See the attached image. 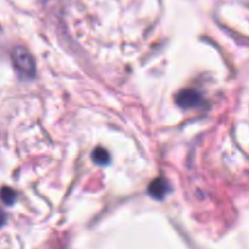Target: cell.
Returning a JSON list of instances; mask_svg holds the SVG:
<instances>
[{"label": "cell", "instance_id": "1", "mask_svg": "<svg viewBox=\"0 0 249 249\" xmlns=\"http://www.w3.org/2000/svg\"><path fill=\"white\" fill-rule=\"evenodd\" d=\"M12 61H14L16 70L19 73H22L24 77H33L34 73H36V67H34V62L31 53L26 49L21 48V46L15 49L14 53H12Z\"/></svg>", "mask_w": 249, "mask_h": 249}, {"label": "cell", "instance_id": "2", "mask_svg": "<svg viewBox=\"0 0 249 249\" xmlns=\"http://www.w3.org/2000/svg\"><path fill=\"white\" fill-rule=\"evenodd\" d=\"M202 102V96L197 90L185 89L177 96V104L182 108H194L199 106Z\"/></svg>", "mask_w": 249, "mask_h": 249}, {"label": "cell", "instance_id": "3", "mask_svg": "<svg viewBox=\"0 0 249 249\" xmlns=\"http://www.w3.org/2000/svg\"><path fill=\"white\" fill-rule=\"evenodd\" d=\"M167 192H169V186L163 178H158L148 186V194L155 199H162Z\"/></svg>", "mask_w": 249, "mask_h": 249}, {"label": "cell", "instance_id": "4", "mask_svg": "<svg viewBox=\"0 0 249 249\" xmlns=\"http://www.w3.org/2000/svg\"><path fill=\"white\" fill-rule=\"evenodd\" d=\"M92 160L99 165H106L111 162V157H109V153L105 148L97 147L92 152Z\"/></svg>", "mask_w": 249, "mask_h": 249}, {"label": "cell", "instance_id": "5", "mask_svg": "<svg viewBox=\"0 0 249 249\" xmlns=\"http://www.w3.org/2000/svg\"><path fill=\"white\" fill-rule=\"evenodd\" d=\"M0 197H1V201L4 202L5 204L11 206V204H14L15 199H16V194H15L14 190L10 189V187H4V189H1V191H0Z\"/></svg>", "mask_w": 249, "mask_h": 249}, {"label": "cell", "instance_id": "6", "mask_svg": "<svg viewBox=\"0 0 249 249\" xmlns=\"http://www.w3.org/2000/svg\"><path fill=\"white\" fill-rule=\"evenodd\" d=\"M4 223H5V216H4V213L1 212V209H0V226H1Z\"/></svg>", "mask_w": 249, "mask_h": 249}]
</instances>
